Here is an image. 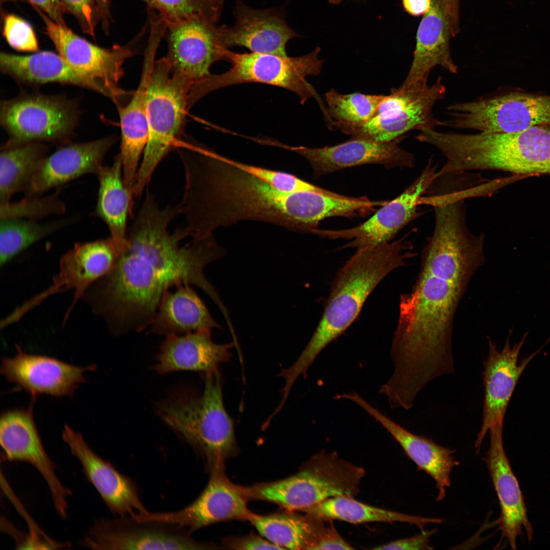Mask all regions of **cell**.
<instances>
[{
    "label": "cell",
    "mask_w": 550,
    "mask_h": 550,
    "mask_svg": "<svg viewBox=\"0 0 550 550\" xmlns=\"http://www.w3.org/2000/svg\"><path fill=\"white\" fill-rule=\"evenodd\" d=\"M437 171L433 159H430L419 176L402 194L387 202L366 222L347 229H317L314 234L331 239H352L345 247L354 248L356 250L391 242L402 228L420 216L418 206L421 199L435 179Z\"/></svg>",
    "instance_id": "obj_14"
},
{
    "label": "cell",
    "mask_w": 550,
    "mask_h": 550,
    "mask_svg": "<svg viewBox=\"0 0 550 550\" xmlns=\"http://www.w3.org/2000/svg\"><path fill=\"white\" fill-rule=\"evenodd\" d=\"M0 444L5 459L28 462L38 471L48 486L58 514L65 518L67 498L72 492L56 474V465L43 447L32 407L8 409L1 414Z\"/></svg>",
    "instance_id": "obj_18"
},
{
    "label": "cell",
    "mask_w": 550,
    "mask_h": 550,
    "mask_svg": "<svg viewBox=\"0 0 550 550\" xmlns=\"http://www.w3.org/2000/svg\"><path fill=\"white\" fill-rule=\"evenodd\" d=\"M442 125L487 133H514L550 125V95L514 93L448 107Z\"/></svg>",
    "instance_id": "obj_11"
},
{
    "label": "cell",
    "mask_w": 550,
    "mask_h": 550,
    "mask_svg": "<svg viewBox=\"0 0 550 550\" xmlns=\"http://www.w3.org/2000/svg\"><path fill=\"white\" fill-rule=\"evenodd\" d=\"M69 221L65 219L39 223L37 221L30 219H1V266L5 265L31 245L66 226Z\"/></svg>",
    "instance_id": "obj_36"
},
{
    "label": "cell",
    "mask_w": 550,
    "mask_h": 550,
    "mask_svg": "<svg viewBox=\"0 0 550 550\" xmlns=\"http://www.w3.org/2000/svg\"><path fill=\"white\" fill-rule=\"evenodd\" d=\"M405 11L414 16L426 14L430 9L431 0H402Z\"/></svg>",
    "instance_id": "obj_48"
},
{
    "label": "cell",
    "mask_w": 550,
    "mask_h": 550,
    "mask_svg": "<svg viewBox=\"0 0 550 550\" xmlns=\"http://www.w3.org/2000/svg\"><path fill=\"white\" fill-rule=\"evenodd\" d=\"M407 237L377 246L356 250L332 282L322 317L308 344L291 366L307 374L319 353L357 318L369 295L391 272L415 256Z\"/></svg>",
    "instance_id": "obj_4"
},
{
    "label": "cell",
    "mask_w": 550,
    "mask_h": 550,
    "mask_svg": "<svg viewBox=\"0 0 550 550\" xmlns=\"http://www.w3.org/2000/svg\"><path fill=\"white\" fill-rule=\"evenodd\" d=\"M150 325L152 332L166 337L221 327L189 284L163 293Z\"/></svg>",
    "instance_id": "obj_31"
},
{
    "label": "cell",
    "mask_w": 550,
    "mask_h": 550,
    "mask_svg": "<svg viewBox=\"0 0 550 550\" xmlns=\"http://www.w3.org/2000/svg\"><path fill=\"white\" fill-rule=\"evenodd\" d=\"M437 531L436 529L421 531V533L412 537L400 539L378 545L372 549H432L430 544V537Z\"/></svg>",
    "instance_id": "obj_44"
},
{
    "label": "cell",
    "mask_w": 550,
    "mask_h": 550,
    "mask_svg": "<svg viewBox=\"0 0 550 550\" xmlns=\"http://www.w3.org/2000/svg\"><path fill=\"white\" fill-rule=\"evenodd\" d=\"M204 376L201 394L179 389L159 403L157 412L164 423L203 456L211 470L235 453L237 446L233 422L223 403L220 372Z\"/></svg>",
    "instance_id": "obj_5"
},
{
    "label": "cell",
    "mask_w": 550,
    "mask_h": 550,
    "mask_svg": "<svg viewBox=\"0 0 550 550\" xmlns=\"http://www.w3.org/2000/svg\"><path fill=\"white\" fill-rule=\"evenodd\" d=\"M181 527L140 521L131 517L100 518L90 528L81 545L94 549H202L207 544L198 542Z\"/></svg>",
    "instance_id": "obj_15"
},
{
    "label": "cell",
    "mask_w": 550,
    "mask_h": 550,
    "mask_svg": "<svg viewBox=\"0 0 550 550\" xmlns=\"http://www.w3.org/2000/svg\"><path fill=\"white\" fill-rule=\"evenodd\" d=\"M99 13L102 29L105 34L109 33L112 21L111 5L113 0H95Z\"/></svg>",
    "instance_id": "obj_47"
},
{
    "label": "cell",
    "mask_w": 550,
    "mask_h": 550,
    "mask_svg": "<svg viewBox=\"0 0 550 550\" xmlns=\"http://www.w3.org/2000/svg\"><path fill=\"white\" fill-rule=\"evenodd\" d=\"M178 214V206L160 208L148 191L114 267L84 293L114 334L140 332L150 325L163 293L182 284L197 286L222 313L227 311L204 273L207 264L224 256L225 249L213 236L181 245L189 236L186 228L168 230Z\"/></svg>",
    "instance_id": "obj_2"
},
{
    "label": "cell",
    "mask_w": 550,
    "mask_h": 550,
    "mask_svg": "<svg viewBox=\"0 0 550 550\" xmlns=\"http://www.w3.org/2000/svg\"><path fill=\"white\" fill-rule=\"evenodd\" d=\"M320 48L299 57L280 56L261 53H239L229 50L226 61L231 67L226 72L212 75L195 82L190 95L196 102L219 89L243 83L256 82L283 88L296 94L301 104L318 94L306 78L319 74L323 61L318 57Z\"/></svg>",
    "instance_id": "obj_7"
},
{
    "label": "cell",
    "mask_w": 550,
    "mask_h": 550,
    "mask_svg": "<svg viewBox=\"0 0 550 550\" xmlns=\"http://www.w3.org/2000/svg\"><path fill=\"white\" fill-rule=\"evenodd\" d=\"M446 92L441 77L431 86L427 80H421L392 89L369 121L358 124L333 123L330 128L351 138L377 143L392 142L414 129H434L442 123L433 116L432 108Z\"/></svg>",
    "instance_id": "obj_9"
},
{
    "label": "cell",
    "mask_w": 550,
    "mask_h": 550,
    "mask_svg": "<svg viewBox=\"0 0 550 550\" xmlns=\"http://www.w3.org/2000/svg\"><path fill=\"white\" fill-rule=\"evenodd\" d=\"M235 346L234 342L215 343L211 330L168 336L161 345L154 368L161 374L187 370L204 375L218 370L221 364L227 362L232 356L230 350Z\"/></svg>",
    "instance_id": "obj_28"
},
{
    "label": "cell",
    "mask_w": 550,
    "mask_h": 550,
    "mask_svg": "<svg viewBox=\"0 0 550 550\" xmlns=\"http://www.w3.org/2000/svg\"><path fill=\"white\" fill-rule=\"evenodd\" d=\"M342 0H328L329 2L332 4L337 5L339 4L342 2Z\"/></svg>",
    "instance_id": "obj_49"
},
{
    "label": "cell",
    "mask_w": 550,
    "mask_h": 550,
    "mask_svg": "<svg viewBox=\"0 0 550 550\" xmlns=\"http://www.w3.org/2000/svg\"><path fill=\"white\" fill-rule=\"evenodd\" d=\"M433 210V231L422 250L418 277L410 291L400 297L391 348L395 373L422 383L454 372V315L485 261V235L469 228L463 202H442Z\"/></svg>",
    "instance_id": "obj_1"
},
{
    "label": "cell",
    "mask_w": 550,
    "mask_h": 550,
    "mask_svg": "<svg viewBox=\"0 0 550 550\" xmlns=\"http://www.w3.org/2000/svg\"><path fill=\"white\" fill-rule=\"evenodd\" d=\"M65 209L57 192L44 197H25L19 201L0 203V219L25 218L38 221L52 214H62Z\"/></svg>",
    "instance_id": "obj_39"
},
{
    "label": "cell",
    "mask_w": 550,
    "mask_h": 550,
    "mask_svg": "<svg viewBox=\"0 0 550 550\" xmlns=\"http://www.w3.org/2000/svg\"><path fill=\"white\" fill-rule=\"evenodd\" d=\"M510 333L502 350L487 337L488 353L483 363L482 372L484 397L481 426L475 443L479 450L491 425L504 421L507 408L517 382L529 363L540 349L524 358L518 364V358L528 333L520 341L510 345Z\"/></svg>",
    "instance_id": "obj_20"
},
{
    "label": "cell",
    "mask_w": 550,
    "mask_h": 550,
    "mask_svg": "<svg viewBox=\"0 0 550 550\" xmlns=\"http://www.w3.org/2000/svg\"><path fill=\"white\" fill-rule=\"evenodd\" d=\"M249 520L262 536L283 549H309L321 521L291 513L253 514Z\"/></svg>",
    "instance_id": "obj_35"
},
{
    "label": "cell",
    "mask_w": 550,
    "mask_h": 550,
    "mask_svg": "<svg viewBox=\"0 0 550 550\" xmlns=\"http://www.w3.org/2000/svg\"><path fill=\"white\" fill-rule=\"evenodd\" d=\"M165 57L173 74L192 83L210 76L212 65L227 60L229 49L223 42L220 26L192 17L168 24Z\"/></svg>",
    "instance_id": "obj_16"
},
{
    "label": "cell",
    "mask_w": 550,
    "mask_h": 550,
    "mask_svg": "<svg viewBox=\"0 0 550 550\" xmlns=\"http://www.w3.org/2000/svg\"><path fill=\"white\" fill-rule=\"evenodd\" d=\"M341 397L359 405L378 422L400 445L406 455L435 481L437 501L446 496L451 485L450 475L459 464L453 456L455 451L435 443L432 439L415 434L394 422L355 392L343 393Z\"/></svg>",
    "instance_id": "obj_25"
},
{
    "label": "cell",
    "mask_w": 550,
    "mask_h": 550,
    "mask_svg": "<svg viewBox=\"0 0 550 550\" xmlns=\"http://www.w3.org/2000/svg\"><path fill=\"white\" fill-rule=\"evenodd\" d=\"M401 137L388 143L351 138L341 144L322 148L289 146L274 141L273 146L292 151L310 163L315 178L344 168L367 164L387 168H413L414 155L399 145Z\"/></svg>",
    "instance_id": "obj_21"
},
{
    "label": "cell",
    "mask_w": 550,
    "mask_h": 550,
    "mask_svg": "<svg viewBox=\"0 0 550 550\" xmlns=\"http://www.w3.org/2000/svg\"><path fill=\"white\" fill-rule=\"evenodd\" d=\"M301 511L316 518L340 520L351 524L373 522H401L416 526L424 530L428 524H441L443 520L404 514L369 505L353 497L339 496L328 498Z\"/></svg>",
    "instance_id": "obj_33"
},
{
    "label": "cell",
    "mask_w": 550,
    "mask_h": 550,
    "mask_svg": "<svg viewBox=\"0 0 550 550\" xmlns=\"http://www.w3.org/2000/svg\"><path fill=\"white\" fill-rule=\"evenodd\" d=\"M503 426V422L499 421L489 429L490 446L485 461L500 502L499 528L511 548L516 549L517 538L523 530L530 541L533 530L518 482L504 450Z\"/></svg>",
    "instance_id": "obj_24"
},
{
    "label": "cell",
    "mask_w": 550,
    "mask_h": 550,
    "mask_svg": "<svg viewBox=\"0 0 550 550\" xmlns=\"http://www.w3.org/2000/svg\"><path fill=\"white\" fill-rule=\"evenodd\" d=\"M185 174L179 214L189 235L201 240L219 227L258 221L300 232L301 191L283 193L204 147L179 151Z\"/></svg>",
    "instance_id": "obj_3"
},
{
    "label": "cell",
    "mask_w": 550,
    "mask_h": 550,
    "mask_svg": "<svg viewBox=\"0 0 550 550\" xmlns=\"http://www.w3.org/2000/svg\"><path fill=\"white\" fill-rule=\"evenodd\" d=\"M45 13L56 23L67 25L64 18L65 12L60 0H28Z\"/></svg>",
    "instance_id": "obj_46"
},
{
    "label": "cell",
    "mask_w": 550,
    "mask_h": 550,
    "mask_svg": "<svg viewBox=\"0 0 550 550\" xmlns=\"http://www.w3.org/2000/svg\"><path fill=\"white\" fill-rule=\"evenodd\" d=\"M158 46L147 45L144 52L142 72L137 89L126 105L118 106L121 132L119 153L122 162L125 184L133 187L148 139L146 97L152 70Z\"/></svg>",
    "instance_id": "obj_27"
},
{
    "label": "cell",
    "mask_w": 550,
    "mask_h": 550,
    "mask_svg": "<svg viewBox=\"0 0 550 550\" xmlns=\"http://www.w3.org/2000/svg\"><path fill=\"white\" fill-rule=\"evenodd\" d=\"M0 69L4 73L24 84L73 85L113 99L111 92L102 84L77 71L59 53L52 51H38L26 56L1 52Z\"/></svg>",
    "instance_id": "obj_30"
},
{
    "label": "cell",
    "mask_w": 550,
    "mask_h": 550,
    "mask_svg": "<svg viewBox=\"0 0 550 550\" xmlns=\"http://www.w3.org/2000/svg\"><path fill=\"white\" fill-rule=\"evenodd\" d=\"M240 166L244 170L283 193L313 191L331 197L334 195L333 191L312 184L290 173L242 162Z\"/></svg>",
    "instance_id": "obj_40"
},
{
    "label": "cell",
    "mask_w": 550,
    "mask_h": 550,
    "mask_svg": "<svg viewBox=\"0 0 550 550\" xmlns=\"http://www.w3.org/2000/svg\"><path fill=\"white\" fill-rule=\"evenodd\" d=\"M45 24L46 34L58 53L73 68L102 84L112 93L117 105L130 94L120 88L124 74L123 66L134 53L133 46L140 34L128 44L105 48L80 37L67 25L59 24L36 6L32 5Z\"/></svg>",
    "instance_id": "obj_13"
},
{
    "label": "cell",
    "mask_w": 550,
    "mask_h": 550,
    "mask_svg": "<svg viewBox=\"0 0 550 550\" xmlns=\"http://www.w3.org/2000/svg\"><path fill=\"white\" fill-rule=\"evenodd\" d=\"M115 142L114 138L108 137L87 143L62 145L42 160L22 191L25 197L39 196L83 175H96Z\"/></svg>",
    "instance_id": "obj_26"
},
{
    "label": "cell",
    "mask_w": 550,
    "mask_h": 550,
    "mask_svg": "<svg viewBox=\"0 0 550 550\" xmlns=\"http://www.w3.org/2000/svg\"><path fill=\"white\" fill-rule=\"evenodd\" d=\"M77 117L74 103L60 96L23 94L4 101L0 120L9 136L4 145L70 143Z\"/></svg>",
    "instance_id": "obj_10"
},
{
    "label": "cell",
    "mask_w": 550,
    "mask_h": 550,
    "mask_svg": "<svg viewBox=\"0 0 550 550\" xmlns=\"http://www.w3.org/2000/svg\"><path fill=\"white\" fill-rule=\"evenodd\" d=\"M326 105L321 108L328 124L363 123L373 118L386 95L359 92L342 94L331 89L325 95Z\"/></svg>",
    "instance_id": "obj_37"
},
{
    "label": "cell",
    "mask_w": 550,
    "mask_h": 550,
    "mask_svg": "<svg viewBox=\"0 0 550 550\" xmlns=\"http://www.w3.org/2000/svg\"><path fill=\"white\" fill-rule=\"evenodd\" d=\"M192 84L173 74L165 57L155 60L146 97L148 139L132 190L136 197L141 196L157 166L175 145L190 107Z\"/></svg>",
    "instance_id": "obj_6"
},
{
    "label": "cell",
    "mask_w": 550,
    "mask_h": 550,
    "mask_svg": "<svg viewBox=\"0 0 550 550\" xmlns=\"http://www.w3.org/2000/svg\"><path fill=\"white\" fill-rule=\"evenodd\" d=\"M158 12L167 24L199 17L217 23L225 0H141Z\"/></svg>",
    "instance_id": "obj_38"
},
{
    "label": "cell",
    "mask_w": 550,
    "mask_h": 550,
    "mask_svg": "<svg viewBox=\"0 0 550 550\" xmlns=\"http://www.w3.org/2000/svg\"><path fill=\"white\" fill-rule=\"evenodd\" d=\"M222 465L216 464L210 470L211 476L207 486L190 505L175 512L148 511L138 519L178 526L190 534L218 522L249 519L253 513L247 507L246 495L242 489L231 484L224 477Z\"/></svg>",
    "instance_id": "obj_17"
},
{
    "label": "cell",
    "mask_w": 550,
    "mask_h": 550,
    "mask_svg": "<svg viewBox=\"0 0 550 550\" xmlns=\"http://www.w3.org/2000/svg\"><path fill=\"white\" fill-rule=\"evenodd\" d=\"M48 150V147L40 143L2 146L0 153V203L9 201L15 193L22 191L47 156Z\"/></svg>",
    "instance_id": "obj_34"
},
{
    "label": "cell",
    "mask_w": 550,
    "mask_h": 550,
    "mask_svg": "<svg viewBox=\"0 0 550 550\" xmlns=\"http://www.w3.org/2000/svg\"><path fill=\"white\" fill-rule=\"evenodd\" d=\"M3 34L9 45L18 51H39L38 40L32 26L14 14L4 15Z\"/></svg>",
    "instance_id": "obj_41"
},
{
    "label": "cell",
    "mask_w": 550,
    "mask_h": 550,
    "mask_svg": "<svg viewBox=\"0 0 550 550\" xmlns=\"http://www.w3.org/2000/svg\"><path fill=\"white\" fill-rule=\"evenodd\" d=\"M125 244L111 236L94 241L77 243L61 258L58 273L52 284L21 306L8 317L14 323L48 297L68 290L74 291L72 304L66 313L69 315L76 301L94 283L108 273L121 255Z\"/></svg>",
    "instance_id": "obj_12"
},
{
    "label": "cell",
    "mask_w": 550,
    "mask_h": 550,
    "mask_svg": "<svg viewBox=\"0 0 550 550\" xmlns=\"http://www.w3.org/2000/svg\"><path fill=\"white\" fill-rule=\"evenodd\" d=\"M332 520L322 519L309 549H353L337 531Z\"/></svg>",
    "instance_id": "obj_43"
},
{
    "label": "cell",
    "mask_w": 550,
    "mask_h": 550,
    "mask_svg": "<svg viewBox=\"0 0 550 550\" xmlns=\"http://www.w3.org/2000/svg\"><path fill=\"white\" fill-rule=\"evenodd\" d=\"M227 545L232 548L240 549H283L267 539L255 535L231 538L227 541Z\"/></svg>",
    "instance_id": "obj_45"
},
{
    "label": "cell",
    "mask_w": 550,
    "mask_h": 550,
    "mask_svg": "<svg viewBox=\"0 0 550 550\" xmlns=\"http://www.w3.org/2000/svg\"><path fill=\"white\" fill-rule=\"evenodd\" d=\"M235 23L220 26L225 46H243L252 52L287 56L286 45L298 34L286 23L281 9H255L237 0Z\"/></svg>",
    "instance_id": "obj_23"
},
{
    "label": "cell",
    "mask_w": 550,
    "mask_h": 550,
    "mask_svg": "<svg viewBox=\"0 0 550 550\" xmlns=\"http://www.w3.org/2000/svg\"><path fill=\"white\" fill-rule=\"evenodd\" d=\"M65 12L77 20L82 32L95 38L96 25L100 22L95 0H60Z\"/></svg>",
    "instance_id": "obj_42"
},
{
    "label": "cell",
    "mask_w": 550,
    "mask_h": 550,
    "mask_svg": "<svg viewBox=\"0 0 550 550\" xmlns=\"http://www.w3.org/2000/svg\"><path fill=\"white\" fill-rule=\"evenodd\" d=\"M16 348L14 356L2 359L1 372L33 399L40 395L72 396L86 381L84 373L96 368L94 364L86 367L74 366L50 356L26 353L18 345Z\"/></svg>",
    "instance_id": "obj_19"
},
{
    "label": "cell",
    "mask_w": 550,
    "mask_h": 550,
    "mask_svg": "<svg viewBox=\"0 0 550 550\" xmlns=\"http://www.w3.org/2000/svg\"><path fill=\"white\" fill-rule=\"evenodd\" d=\"M451 36H453L451 23L443 0H431L430 9L419 26L413 62L401 86L427 80L431 70L436 66L451 73H457L458 67L450 52Z\"/></svg>",
    "instance_id": "obj_29"
},
{
    "label": "cell",
    "mask_w": 550,
    "mask_h": 550,
    "mask_svg": "<svg viewBox=\"0 0 550 550\" xmlns=\"http://www.w3.org/2000/svg\"><path fill=\"white\" fill-rule=\"evenodd\" d=\"M462 167L499 170L514 175L550 174V125L514 133L464 134L459 143Z\"/></svg>",
    "instance_id": "obj_8"
},
{
    "label": "cell",
    "mask_w": 550,
    "mask_h": 550,
    "mask_svg": "<svg viewBox=\"0 0 550 550\" xmlns=\"http://www.w3.org/2000/svg\"><path fill=\"white\" fill-rule=\"evenodd\" d=\"M96 175L99 186L95 214L106 224L110 236L125 244L133 195L125 184L120 154L111 166L102 165Z\"/></svg>",
    "instance_id": "obj_32"
},
{
    "label": "cell",
    "mask_w": 550,
    "mask_h": 550,
    "mask_svg": "<svg viewBox=\"0 0 550 550\" xmlns=\"http://www.w3.org/2000/svg\"><path fill=\"white\" fill-rule=\"evenodd\" d=\"M62 438L80 462L87 480L113 513L120 517L134 518L148 512L140 499L134 482L97 455L80 433L65 425Z\"/></svg>",
    "instance_id": "obj_22"
}]
</instances>
